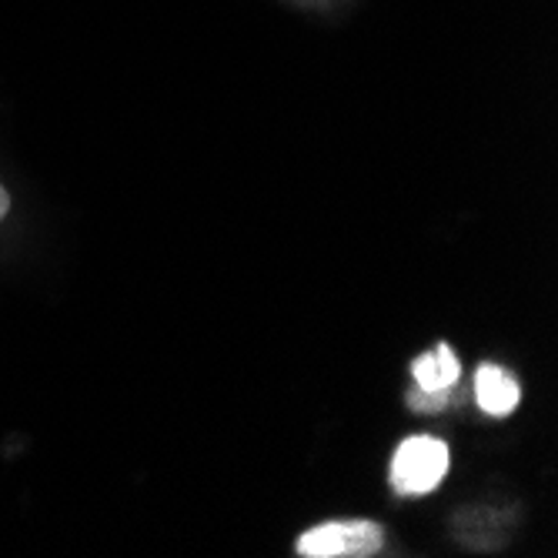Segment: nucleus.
Wrapping results in <instances>:
<instances>
[{
	"mask_svg": "<svg viewBox=\"0 0 558 558\" xmlns=\"http://www.w3.org/2000/svg\"><path fill=\"white\" fill-rule=\"evenodd\" d=\"M409 404H412L415 412H438V409H445V404H448V391H425V388H418V391L409 395Z\"/></svg>",
	"mask_w": 558,
	"mask_h": 558,
	"instance_id": "obj_5",
	"label": "nucleus"
},
{
	"mask_svg": "<svg viewBox=\"0 0 558 558\" xmlns=\"http://www.w3.org/2000/svg\"><path fill=\"white\" fill-rule=\"evenodd\" d=\"M475 398L482 404V412L495 415V418H505V415H512L519 409V381L509 375V372H501L498 365H482L478 375H475Z\"/></svg>",
	"mask_w": 558,
	"mask_h": 558,
	"instance_id": "obj_3",
	"label": "nucleus"
},
{
	"mask_svg": "<svg viewBox=\"0 0 558 558\" xmlns=\"http://www.w3.org/2000/svg\"><path fill=\"white\" fill-rule=\"evenodd\" d=\"M385 545L375 522H325L298 538V555L304 558H368Z\"/></svg>",
	"mask_w": 558,
	"mask_h": 558,
	"instance_id": "obj_2",
	"label": "nucleus"
},
{
	"mask_svg": "<svg viewBox=\"0 0 558 558\" xmlns=\"http://www.w3.org/2000/svg\"><path fill=\"white\" fill-rule=\"evenodd\" d=\"M8 208H11V197H8V191H4V187H0V221H4Z\"/></svg>",
	"mask_w": 558,
	"mask_h": 558,
	"instance_id": "obj_6",
	"label": "nucleus"
},
{
	"mask_svg": "<svg viewBox=\"0 0 558 558\" xmlns=\"http://www.w3.org/2000/svg\"><path fill=\"white\" fill-rule=\"evenodd\" d=\"M448 472V445L432 435L404 438L391 459V488L398 495H428Z\"/></svg>",
	"mask_w": 558,
	"mask_h": 558,
	"instance_id": "obj_1",
	"label": "nucleus"
},
{
	"mask_svg": "<svg viewBox=\"0 0 558 558\" xmlns=\"http://www.w3.org/2000/svg\"><path fill=\"white\" fill-rule=\"evenodd\" d=\"M412 375H415L418 388H425V391H448L454 381H459L462 365H459V359H454V351L448 344H438L435 351L415 359Z\"/></svg>",
	"mask_w": 558,
	"mask_h": 558,
	"instance_id": "obj_4",
	"label": "nucleus"
}]
</instances>
